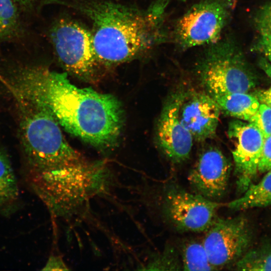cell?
I'll return each instance as SVG.
<instances>
[{"label":"cell","mask_w":271,"mask_h":271,"mask_svg":"<svg viewBox=\"0 0 271 271\" xmlns=\"http://www.w3.org/2000/svg\"><path fill=\"white\" fill-rule=\"evenodd\" d=\"M12 91L47 108L71 134L100 148L113 146L123 112L113 95L72 84L66 73L40 66L21 68L9 83Z\"/></svg>","instance_id":"obj_1"},{"label":"cell","mask_w":271,"mask_h":271,"mask_svg":"<svg viewBox=\"0 0 271 271\" xmlns=\"http://www.w3.org/2000/svg\"><path fill=\"white\" fill-rule=\"evenodd\" d=\"M70 6L88 18L100 64L118 65L136 59L164 42L167 0L141 10L109 2L74 0Z\"/></svg>","instance_id":"obj_2"},{"label":"cell","mask_w":271,"mask_h":271,"mask_svg":"<svg viewBox=\"0 0 271 271\" xmlns=\"http://www.w3.org/2000/svg\"><path fill=\"white\" fill-rule=\"evenodd\" d=\"M19 133L32 171L69 165L82 160L65 140L59 123L44 106L16 93Z\"/></svg>","instance_id":"obj_3"},{"label":"cell","mask_w":271,"mask_h":271,"mask_svg":"<svg viewBox=\"0 0 271 271\" xmlns=\"http://www.w3.org/2000/svg\"><path fill=\"white\" fill-rule=\"evenodd\" d=\"M105 171L100 164L83 160L57 168L32 172L34 190L51 212L72 214L104 185Z\"/></svg>","instance_id":"obj_4"},{"label":"cell","mask_w":271,"mask_h":271,"mask_svg":"<svg viewBox=\"0 0 271 271\" xmlns=\"http://www.w3.org/2000/svg\"><path fill=\"white\" fill-rule=\"evenodd\" d=\"M199 78L212 97L245 92L256 79L240 49L230 39L209 45L197 67Z\"/></svg>","instance_id":"obj_5"},{"label":"cell","mask_w":271,"mask_h":271,"mask_svg":"<svg viewBox=\"0 0 271 271\" xmlns=\"http://www.w3.org/2000/svg\"><path fill=\"white\" fill-rule=\"evenodd\" d=\"M235 4V0H203L193 5L176 23L174 38L178 46L187 50L220 41Z\"/></svg>","instance_id":"obj_6"},{"label":"cell","mask_w":271,"mask_h":271,"mask_svg":"<svg viewBox=\"0 0 271 271\" xmlns=\"http://www.w3.org/2000/svg\"><path fill=\"white\" fill-rule=\"evenodd\" d=\"M50 37L59 61L68 71L86 81L95 78L100 64L90 31L75 21L61 19L51 29Z\"/></svg>","instance_id":"obj_7"},{"label":"cell","mask_w":271,"mask_h":271,"mask_svg":"<svg viewBox=\"0 0 271 271\" xmlns=\"http://www.w3.org/2000/svg\"><path fill=\"white\" fill-rule=\"evenodd\" d=\"M162 212L165 220L180 232L206 231L222 205L175 184L168 185L163 194Z\"/></svg>","instance_id":"obj_8"},{"label":"cell","mask_w":271,"mask_h":271,"mask_svg":"<svg viewBox=\"0 0 271 271\" xmlns=\"http://www.w3.org/2000/svg\"><path fill=\"white\" fill-rule=\"evenodd\" d=\"M251 240L244 218L216 217L202 242L210 264L216 270L236 262L247 251Z\"/></svg>","instance_id":"obj_9"},{"label":"cell","mask_w":271,"mask_h":271,"mask_svg":"<svg viewBox=\"0 0 271 271\" xmlns=\"http://www.w3.org/2000/svg\"><path fill=\"white\" fill-rule=\"evenodd\" d=\"M227 134L234 144L237 189L243 193L256 176L264 138L254 124L240 120L230 122Z\"/></svg>","instance_id":"obj_10"},{"label":"cell","mask_w":271,"mask_h":271,"mask_svg":"<svg viewBox=\"0 0 271 271\" xmlns=\"http://www.w3.org/2000/svg\"><path fill=\"white\" fill-rule=\"evenodd\" d=\"M231 168L220 150L209 147L199 155L188 180L195 193L217 202L227 191Z\"/></svg>","instance_id":"obj_11"},{"label":"cell","mask_w":271,"mask_h":271,"mask_svg":"<svg viewBox=\"0 0 271 271\" xmlns=\"http://www.w3.org/2000/svg\"><path fill=\"white\" fill-rule=\"evenodd\" d=\"M182 92L172 95L165 102L158 121L157 145L165 156L174 163H181L190 156L193 137L181 122L178 111Z\"/></svg>","instance_id":"obj_12"},{"label":"cell","mask_w":271,"mask_h":271,"mask_svg":"<svg viewBox=\"0 0 271 271\" xmlns=\"http://www.w3.org/2000/svg\"><path fill=\"white\" fill-rule=\"evenodd\" d=\"M221 109L209 94L182 92L178 115L183 126L197 141H204L216 134Z\"/></svg>","instance_id":"obj_13"},{"label":"cell","mask_w":271,"mask_h":271,"mask_svg":"<svg viewBox=\"0 0 271 271\" xmlns=\"http://www.w3.org/2000/svg\"><path fill=\"white\" fill-rule=\"evenodd\" d=\"M212 97L221 110L227 114L247 122L250 121L260 105L257 98L248 92L234 93Z\"/></svg>","instance_id":"obj_14"},{"label":"cell","mask_w":271,"mask_h":271,"mask_svg":"<svg viewBox=\"0 0 271 271\" xmlns=\"http://www.w3.org/2000/svg\"><path fill=\"white\" fill-rule=\"evenodd\" d=\"M271 204V170L257 184L252 183L240 198L226 204L233 210L265 207Z\"/></svg>","instance_id":"obj_15"},{"label":"cell","mask_w":271,"mask_h":271,"mask_svg":"<svg viewBox=\"0 0 271 271\" xmlns=\"http://www.w3.org/2000/svg\"><path fill=\"white\" fill-rule=\"evenodd\" d=\"M21 32L20 15L14 0H0V44L16 38Z\"/></svg>","instance_id":"obj_16"},{"label":"cell","mask_w":271,"mask_h":271,"mask_svg":"<svg viewBox=\"0 0 271 271\" xmlns=\"http://www.w3.org/2000/svg\"><path fill=\"white\" fill-rule=\"evenodd\" d=\"M181 259L184 270H216L209 262L203 242L192 240L185 243L182 248Z\"/></svg>","instance_id":"obj_17"},{"label":"cell","mask_w":271,"mask_h":271,"mask_svg":"<svg viewBox=\"0 0 271 271\" xmlns=\"http://www.w3.org/2000/svg\"><path fill=\"white\" fill-rule=\"evenodd\" d=\"M19 190L17 179L8 155L0 151V205L16 199Z\"/></svg>","instance_id":"obj_18"},{"label":"cell","mask_w":271,"mask_h":271,"mask_svg":"<svg viewBox=\"0 0 271 271\" xmlns=\"http://www.w3.org/2000/svg\"><path fill=\"white\" fill-rule=\"evenodd\" d=\"M241 270H271V247L263 246L246 251L236 261Z\"/></svg>","instance_id":"obj_19"},{"label":"cell","mask_w":271,"mask_h":271,"mask_svg":"<svg viewBox=\"0 0 271 271\" xmlns=\"http://www.w3.org/2000/svg\"><path fill=\"white\" fill-rule=\"evenodd\" d=\"M146 269L177 270L182 269L181 259L173 247L169 246L148 263Z\"/></svg>","instance_id":"obj_20"},{"label":"cell","mask_w":271,"mask_h":271,"mask_svg":"<svg viewBox=\"0 0 271 271\" xmlns=\"http://www.w3.org/2000/svg\"><path fill=\"white\" fill-rule=\"evenodd\" d=\"M249 122L254 124L264 139L271 135V108L261 103Z\"/></svg>","instance_id":"obj_21"},{"label":"cell","mask_w":271,"mask_h":271,"mask_svg":"<svg viewBox=\"0 0 271 271\" xmlns=\"http://www.w3.org/2000/svg\"><path fill=\"white\" fill-rule=\"evenodd\" d=\"M254 23L259 33L271 34V2L257 11Z\"/></svg>","instance_id":"obj_22"},{"label":"cell","mask_w":271,"mask_h":271,"mask_svg":"<svg viewBox=\"0 0 271 271\" xmlns=\"http://www.w3.org/2000/svg\"><path fill=\"white\" fill-rule=\"evenodd\" d=\"M271 170V135L264 139L258 165V172H267Z\"/></svg>","instance_id":"obj_23"},{"label":"cell","mask_w":271,"mask_h":271,"mask_svg":"<svg viewBox=\"0 0 271 271\" xmlns=\"http://www.w3.org/2000/svg\"><path fill=\"white\" fill-rule=\"evenodd\" d=\"M253 49L262 54L271 62V34L259 33Z\"/></svg>","instance_id":"obj_24"},{"label":"cell","mask_w":271,"mask_h":271,"mask_svg":"<svg viewBox=\"0 0 271 271\" xmlns=\"http://www.w3.org/2000/svg\"><path fill=\"white\" fill-rule=\"evenodd\" d=\"M68 266L62 259L59 256H50L47 263L42 270H68Z\"/></svg>","instance_id":"obj_25"},{"label":"cell","mask_w":271,"mask_h":271,"mask_svg":"<svg viewBox=\"0 0 271 271\" xmlns=\"http://www.w3.org/2000/svg\"><path fill=\"white\" fill-rule=\"evenodd\" d=\"M254 96L259 102L271 108V86L267 89L256 92Z\"/></svg>","instance_id":"obj_26"},{"label":"cell","mask_w":271,"mask_h":271,"mask_svg":"<svg viewBox=\"0 0 271 271\" xmlns=\"http://www.w3.org/2000/svg\"><path fill=\"white\" fill-rule=\"evenodd\" d=\"M259 66L266 74L271 78V63L264 58L259 61Z\"/></svg>","instance_id":"obj_27"},{"label":"cell","mask_w":271,"mask_h":271,"mask_svg":"<svg viewBox=\"0 0 271 271\" xmlns=\"http://www.w3.org/2000/svg\"><path fill=\"white\" fill-rule=\"evenodd\" d=\"M18 1H19L20 2H29L33 0H18Z\"/></svg>","instance_id":"obj_28"},{"label":"cell","mask_w":271,"mask_h":271,"mask_svg":"<svg viewBox=\"0 0 271 271\" xmlns=\"http://www.w3.org/2000/svg\"><path fill=\"white\" fill-rule=\"evenodd\" d=\"M181 1H185L186 0H181Z\"/></svg>","instance_id":"obj_29"}]
</instances>
